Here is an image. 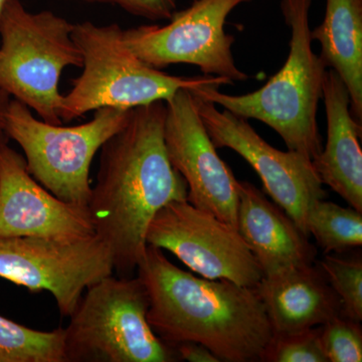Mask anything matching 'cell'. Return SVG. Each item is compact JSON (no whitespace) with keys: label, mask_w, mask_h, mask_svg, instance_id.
Wrapping results in <instances>:
<instances>
[{"label":"cell","mask_w":362,"mask_h":362,"mask_svg":"<svg viewBox=\"0 0 362 362\" xmlns=\"http://www.w3.org/2000/svg\"><path fill=\"white\" fill-rule=\"evenodd\" d=\"M255 288L274 334L319 327L341 314L339 298L314 264L263 277Z\"/></svg>","instance_id":"obj_16"},{"label":"cell","mask_w":362,"mask_h":362,"mask_svg":"<svg viewBox=\"0 0 362 362\" xmlns=\"http://www.w3.org/2000/svg\"><path fill=\"white\" fill-rule=\"evenodd\" d=\"M320 269L341 303V315L362 321V259L324 255Z\"/></svg>","instance_id":"obj_20"},{"label":"cell","mask_w":362,"mask_h":362,"mask_svg":"<svg viewBox=\"0 0 362 362\" xmlns=\"http://www.w3.org/2000/svg\"><path fill=\"white\" fill-rule=\"evenodd\" d=\"M131 111L105 107L89 122L64 127L39 120L28 106L11 99L6 134L23 149L28 171L37 182L59 199L87 206L93 159L125 126Z\"/></svg>","instance_id":"obj_7"},{"label":"cell","mask_w":362,"mask_h":362,"mask_svg":"<svg viewBox=\"0 0 362 362\" xmlns=\"http://www.w3.org/2000/svg\"><path fill=\"white\" fill-rule=\"evenodd\" d=\"M306 230L324 255L341 254L361 247L362 213L351 206L319 199L309 211Z\"/></svg>","instance_id":"obj_18"},{"label":"cell","mask_w":362,"mask_h":362,"mask_svg":"<svg viewBox=\"0 0 362 362\" xmlns=\"http://www.w3.org/2000/svg\"><path fill=\"white\" fill-rule=\"evenodd\" d=\"M311 4L312 0H281L286 23L291 28L289 56L261 89L240 96L214 88L190 92L247 120L262 121L282 137L288 150L313 161L322 150L317 111L327 70L312 49Z\"/></svg>","instance_id":"obj_3"},{"label":"cell","mask_w":362,"mask_h":362,"mask_svg":"<svg viewBox=\"0 0 362 362\" xmlns=\"http://www.w3.org/2000/svg\"><path fill=\"white\" fill-rule=\"evenodd\" d=\"M0 362H64V329L40 331L0 315Z\"/></svg>","instance_id":"obj_19"},{"label":"cell","mask_w":362,"mask_h":362,"mask_svg":"<svg viewBox=\"0 0 362 362\" xmlns=\"http://www.w3.org/2000/svg\"><path fill=\"white\" fill-rule=\"evenodd\" d=\"M122 28L117 23H76L71 37L82 54L83 71L73 88L62 97L59 117L71 122L105 107L134 109L168 101L180 90H197L233 85L223 77L173 76L140 61L125 47Z\"/></svg>","instance_id":"obj_4"},{"label":"cell","mask_w":362,"mask_h":362,"mask_svg":"<svg viewBox=\"0 0 362 362\" xmlns=\"http://www.w3.org/2000/svg\"><path fill=\"white\" fill-rule=\"evenodd\" d=\"M149 306L147 320L169 346L197 342L226 362L261 361L273 337L255 287L195 276L147 245L137 266Z\"/></svg>","instance_id":"obj_2"},{"label":"cell","mask_w":362,"mask_h":362,"mask_svg":"<svg viewBox=\"0 0 362 362\" xmlns=\"http://www.w3.org/2000/svg\"><path fill=\"white\" fill-rule=\"evenodd\" d=\"M251 0H195L175 11L168 25H142L123 30L124 45L140 61L157 70L189 64L204 75L235 81L247 75L235 65V37L225 30L226 18L235 7Z\"/></svg>","instance_id":"obj_8"},{"label":"cell","mask_w":362,"mask_h":362,"mask_svg":"<svg viewBox=\"0 0 362 362\" xmlns=\"http://www.w3.org/2000/svg\"><path fill=\"white\" fill-rule=\"evenodd\" d=\"M165 104L166 152L187 182V201L237 228L240 181L218 156L194 96L189 90H180Z\"/></svg>","instance_id":"obj_12"},{"label":"cell","mask_w":362,"mask_h":362,"mask_svg":"<svg viewBox=\"0 0 362 362\" xmlns=\"http://www.w3.org/2000/svg\"><path fill=\"white\" fill-rule=\"evenodd\" d=\"M237 230L264 277L315 263L317 250L282 207L252 183L240 181Z\"/></svg>","instance_id":"obj_14"},{"label":"cell","mask_w":362,"mask_h":362,"mask_svg":"<svg viewBox=\"0 0 362 362\" xmlns=\"http://www.w3.org/2000/svg\"><path fill=\"white\" fill-rule=\"evenodd\" d=\"M88 206L59 199L30 175L25 156L0 146V239L78 240L93 237Z\"/></svg>","instance_id":"obj_13"},{"label":"cell","mask_w":362,"mask_h":362,"mask_svg":"<svg viewBox=\"0 0 362 362\" xmlns=\"http://www.w3.org/2000/svg\"><path fill=\"white\" fill-rule=\"evenodd\" d=\"M180 361L189 362H220L213 352L197 342H183L175 347Z\"/></svg>","instance_id":"obj_24"},{"label":"cell","mask_w":362,"mask_h":362,"mask_svg":"<svg viewBox=\"0 0 362 362\" xmlns=\"http://www.w3.org/2000/svg\"><path fill=\"white\" fill-rule=\"evenodd\" d=\"M165 115V101L136 107L122 129L100 149L87 206L95 233L110 250L114 272L120 277L137 270L156 214L187 197V182L166 152Z\"/></svg>","instance_id":"obj_1"},{"label":"cell","mask_w":362,"mask_h":362,"mask_svg":"<svg viewBox=\"0 0 362 362\" xmlns=\"http://www.w3.org/2000/svg\"><path fill=\"white\" fill-rule=\"evenodd\" d=\"M146 243L171 252L189 270L209 280L256 287L264 277L237 228L187 199L162 207L150 223Z\"/></svg>","instance_id":"obj_10"},{"label":"cell","mask_w":362,"mask_h":362,"mask_svg":"<svg viewBox=\"0 0 362 362\" xmlns=\"http://www.w3.org/2000/svg\"><path fill=\"white\" fill-rule=\"evenodd\" d=\"M13 98L9 96L6 92L0 89V146L6 144L7 140L9 139L6 134V113L8 110L9 104Z\"/></svg>","instance_id":"obj_25"},{"label":"cell","mask_w":362,"mask_h":362,"mask_svg":"<svg viewBox=\"0 0 362 362\" xmlns=\"http://www.w3.org/2000/svg\"><path fill=\"white\" fill-rule=\"evenodd\" d=\"M149 301L139 277L113 274L90 286L64 329V362H173V347L147 320Z\"/></svg>","instance_id":"obj_5"},{"label":"cell","mask_w":362,"mask_h":362,"mask_svg":"<svg viewBox=\"0 0 362 362\" xmlns=\"http://www.w3.org/2000/svg\"><path fill=\"white\" fill-rule=\"evenodd\" d=\"M311 37L320 42L326 68L346 86L352 116L362 125V0H326L325 16Z\"/></svg>","instance_id":"obj_17"},{"label":"cell","mask_w":362,"mask_h":362,"mask_svg":"<svg viewBox=\"0 0 362 362\" xmlns=\"http://www.w3.org/2000/svg\"><path fill=\"white\" fill-rule=\"evenodd\" d=\"M9 0H0V14H1L2 11H4V6H6L7 2H8Z\"/></svg>","instance_id":"obj_26"},{"label":"cell","mask_w":362,"mask_h":362,"mask_svg":"<svg viewBox=\"0 0 362 362\" xmlns=\"http://www.w3.org/2000/svg\"><path fill=\"white\" fill-rule=\"evenodd\" d=\"M121 7L128 13L150 21L170 20L176 11L175 0H86Z\"/></svg>","instance_id":"obj_23"},{"label":"cell","mask_w":362,"mask_h":362,"mask_svg":"<svg viewBox=\"0 0 362 362\" xmlns=\"http://www.w3.org/2000/svg\"><path fill=\"white\" fill-rule=\"evenodd\" d=\"M261 361L328 362L320 340V326L297 332L273 334Z\"/></svg>","instance_id":"obj_21"},{"label":"cell","mask_w":362,"mask_h":362,"mask_svg":"<svg viewBox=\"0 0 362 362\" xmlns=\"http://www.w3.org/2000/svg\"><path fill=\"white\" fill-rule=\"evenodd\" d=\"M320 340L328 362L362 361L361 322L340 314L320 326Z\"/></svg>","instance_id":"obj_22"},{"label":"cell","mask_w":362,"mask_h":362,"mask_svg":"<svg viewBox=\"0 0 362 362\" xmlns=\"http://www.w3.org/2000/svg\"><path fill=\"white\" fill-rule=\"evenodd\" d=\"M192 96L216 148H230L242 156L258 173L274 202L308 235L306 221L312 204L326 197L311 159L291 150L276 149L256 132L247 119L228 110L221 112L204 98Z\"/></svg>","instance_id":"obj_11"},{"label":"cell","mask_w":362,"mask_h":362,"mask_svg":"<svg viewBox=\"0 0 362 362\" xmlns=\"http://www.w3.org/2000/svg\"><path fill=\"white\" fill-rule=\"evenodd\" d=\"M322 99L327 142L312 162L322 185L362 213V125L352 116L346 86L331 69L324 77Z\"/></svg>","instance_id":"obj_15"},{"label":"cell","mask_w":362,"mask_h":362,"mask_svg":"<svg viewBox=\"0 0 362 362\" xmlns=\"http://www.w3.org/2000/svg\"><path fill=\"white\" fill-rule=\"evenodd\" d=\"M74 25L52 11L30 13L20 0H9L0 14V89L47 123H63V71L82 68V54L71 37Z\"/></svg>","instance_id":"obj_6"},{"label":"cell","mask_w":362,"mask_h":362,"mask_svg":"<svg viewBox=\"0 0 362 362\" xmlns=\"http://www.w3.org/2000/svg\"><path fill=\"white\" fill-rule=\"evenodd\" d=\"M114 272L110 250L98 235L78 240L0 239V278L30 292L47 291L70 317L86 290Z\"/></svg>","instance_id":"obj_9"}]
</instances>
